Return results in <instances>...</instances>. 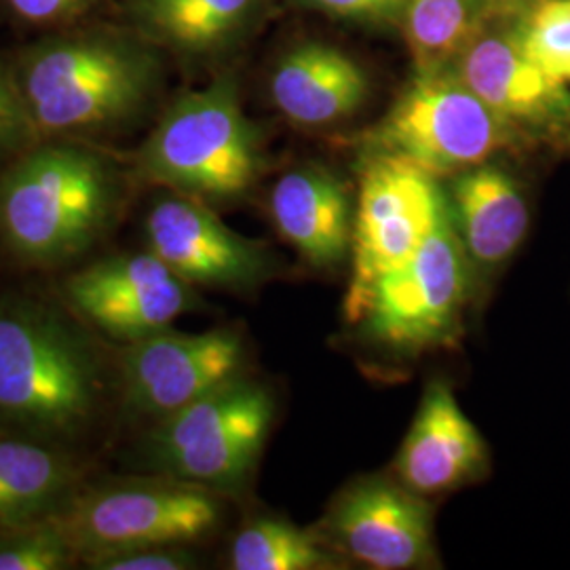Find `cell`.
<instances>
[{
	"label": "cell",
	"mask_w": 570,
	"mask_h": 570,
	"mask_svg": "<svg viewBox=\"0 0 570 570\" xmlns=\"http://www.w3.org/2000/svg\"><path fill=\"white\" fill-rule=\"evenodd\" d=\"M456 235L473 265L492 271L505 265L524 242L530 209L522 186L497 165L456 174L449 190Z\"/></svg>",
	"instance_id": "2e32d148"
},
{
	"label": "cell",
	"mask_w": 570,
	"mask_h": 570,
	"mask_svg": "<svg viewBox=\"0 0 570 570\" xmlns=\"http://www.w3.org/2000/svg\"><path fill=\"white\" fill-rule=\"evenodd\" d=\"M273 416L271 391L239 376L157 421L150 459L169 478L237 489L261 459Z\"/></svg>",
	"instance_id": "52a82bcc"
},
{
	"label": "cell",
	"mask_w": 570,
	"mask_h": 570,
	"mask_svg": "<svg viewBox=\"0 0 570 570\" xmlns=\"http://www.w3.org/2000/svg\"><path fill=\"white\" fill-rule=\"evenodd\" d=\"M449 209V193L435 174L391 153L367 157L351 235L348 324L360 322L374 285L419 252Z\"/></svg>",
	"instance_id": "8992f818"
},
{
	"label": "cell",
	"mask_w": 570,
	"mask_h": 570,
	"mask_svg": "<svg viewBox=\"0 0 570 570\" xmlns=\"http://www.w3.org/2000/svg\"><path fill=\"white\" fill-rule=\"evenodd\" d=\"M364 68L336 47L306 42L287 51L271 77V98L287 121L322 127L343 121L367 98Z\"/></svg>",
	"instance_id": "e0dca14e"
},
{
	"label": "cell",
	"mask_w": 570,
	"mask_h": 570,
	"mask_svg": "<svg viewBox=\"0 0 570 570\" xmlns=\"http://www.w3.org/2000/svg\"><path fill=\"white\" fill-rule=\"evenodd\" d=\"M104 370L96 346L60 313L0 306V419L41 440L81 433L100 410Z\"/></svg>",
	"instance_id": "3957f363"
},
{
	"label": "cell",
	"mask_w": 570,
	"mask_h": 570,
	"mask_svg": "<svg viewBox=\"0 0 570 570\" xmlns=\"http://www.w3.org/2000/svg\"><path fill=\"white\" fill-rule=\"evenodd\" d=\"M487 469L489 449L482 433L446 383H431L395 459L397 480L412 492L431 497L473 482Z\"/></svg>",
	"instance_id": "9a60e30c"
},
{
	"label": "cell",
	"mask_w": 570,
	"mask_h": 570,
	"mask_svg": "<svg viewBox=\"0 0 570 570\" xmlns=\"http://www.w3.org/2000/svg\"><path fill=\"white\" fill-rule=\"evenodd\" d=\"M214 490L178 478L125 480L75 494L51 520L79 560L110 551L188 546L220 522Z\"/></svg>",
	"instance_id": "5b68a950"
},
{
	"label": "cell",
	"mask_w": 570,
	"mask_h": 570,
	"mask_svg": "<svg viewBox=\"0 0 570 570\" xmlns=\"http://www.w3.org/2000/svg\"><path fill=\"white\" fill-rule=\"evenodd\" d=\"M63 294L89 324L127 343L171 326L193 305V285L150 249L85 266L66 282Z\"/></svg>",
	"instance_id": "8fae6325"
},
{
	"label": "cell",
	"mask_w": 570,
	"mask_h": 570,
	"mask_svg": "<svg viewBox=\"0 0 570 570\" xmlns=\"http://www.w3.org/2000/svg\"><path fill=\"white\" fill-rule=\"evenodd\" d=\"M306 4L330 16L364 23H391L402 20L406 0H305Z\"/></svg>",
	"instance_id": "484cf974"
},
{
	"label": "cell",
	"mask_w": 570,
	"mask_h": 570,
	"mask_svg": "<svg viewBox=\"0 0 570 570\" xmlns=\"http://www.w3.org/2000/svg\"><path fill=\"white\" fill-rule=\"evenodd\" d=\"M489 0H406L402 21L419 72L444 70L482 35Z\"/></svg>",
	"instance_id": "44dd1931"
},
{
	"label": "cell",
	"mask_w": 570,
	"mask_h": 570,
	"mask_svg": "<svg viewBox=\"0 0 570 570\" xmlns=\"http://www.w3.org/2000/svg\"><path fill=\"white\" fill-rule=\"evenodd\" d=\"M277 233L306 263L320 268L341 265L351 252V204L343 184L324 169L287 171L271 193Z\"/></svg>",
	"instance_id": "ac0fdd59"
},
{
	"label": "cell",
	"mask_w": 570,
	"mask_h": 570,
	"mask_svg": "<svg viewBox=\"0 0 570 570\" xmlns=\"http://www.w3.org/2000/svg\"><path fill=\"white\" fill-rule=\"evenodd\" d=\"M96 570H183L195 567V558L183 546H155L110 551L85 560Z\"/></svg>",
	"instance_id": "d4e9b609"
},
{
	"label": "cell",
	"mask_w": 570,
	"mask_h": 570,
	"mask_svg": "<svg viewBox=\"0 0 570 570\" xmlns=\"http://www.w3.org/2000/svg\"><path fill=\"white\" fill-rule=\"evenodd\" d=\"M490 7H497L505 13H522L524 9H529L532 2L537 0H489Z\"/></svg>",
	"instance_id": "f1b7e54d"
},
{
	"label": "cell",
	"mask_w": 570,
	"mask_h": 570,
	"mask_svg": "<svg viewBox=\"0 0 570 570\" xmlns=\"http://www.w3.org/2000/svg\"><path fill=\"white\" fill-rule=\"evenodd\" d=\"M244 362V341L235 330L188 334L165 327L122 351L125 402L134 414L161 421L239 379Z\"/></svg>",
	"instance_id": "30bf717a"
},
{
	"label": "cell",
	"mask_w": 570,
	"mask_h": 570,
	"mask_svg": "<svg viewBox=\"0 0 570 570\" xmlns=\"http://www.w3.org/2000/svg\"><path fill=\"white\" fill-rule=\"evenodd\" d=\"M79 471L47 440L0 433V534L56 515L75 497Z\"/></svg>",
	"instance_id": "d6986e66"
},
{
	"label": "cell",
	"mask_w": 570,
	"mask_h": 570,
	"mask_svg": "<svg viewBox=\"0 0 570 570\" xmlns=\"http://www.w3.org/2000/svg\"><path fill=\"white\" fill-rule=\"evenodd\" d=\"M13 81L30 131L60 138L136 119L157 89L159 63L131 37L81 32L32 49Z\"/></svg>",
	"instance_id": "6da1fadb"
},
{
	"label": "cell",
	"mask_w": 570,
	"mask_h": 570,
	"mask_svg": "<svg viewBox=\"0 0 570 570\" xmlns=\"http://www.w3.org/2000/svg\"><path fill=\"white\" fill-rule=\"evenodd\" d=\"M469 265L449 209L419 252L374 285L355 326L397 353L444 345L468 301Z\"/></svg>",
	"instance_id": "9c48e42d"
},
{
	"label": "cell",
	"mask_w": 570,
	"mask_h": 570,
	"mask_svg": "<svg viewBox=\"0 0 570 570\" xmlns=\"http://www.w3.org/2000/svg\"><path fill=\"white\" fill-rule=\"evenodd\" d=\"M327 541L367 569H423L435 560L431 510L400 480L367 478L334 501Z\"/></svg>",
	"instance_id": "7c38bea8"
},
{
	"label": "cell",
	"mask_w": 570,
	"mask_h": 570,
	"mask_svg": "<svg viewBox=\"0 0 570 570\" xmlns=\"http://www.w3.org/2000/svg\"><path fill=\"white\" fill-rule=\"evenodd\" d=\"M459 77L518 136L570 140V85L530 60L513 35H480L461 56Z\"/></svg>",
	"instance_id": "5bb4252c"
},
{
	"label": "cell",
	"mask_w": 570,
	"mask_h": 570,
	"mask_svg": "<svg viewBox=\"0 0 570 570\" xmlns=\"http://www.w3.org/2000/svg\"><path fill=\"white\" fill-rule=\"evenodd\" d=\"M530 60L570 85V0H537L511 30Z\"/></svg>",
	"instance_id": "603a6c76"
},
{
	"label": "cell",
	"mask_w": 570,
	"mask_h": 570,
	"mask_svg": "<svg viewBox=\"0 0 570 570\" xmlns=\"http://www.w3.org/2000/svg\"><path fill=\"white\" fill-rule=\"evenodd\" d=\"M515 136L459 75L435 70L419 72L370 140L440 178L489 164Z\"/></svg>",
	"instance_id": "ba28073f"
},
{
	"label": "cell",
	"mask_w": 570,
	"mask_h": 570,
	"mask_svg": "<svg viewBox=\"0 0 570 570\" xmlns=\"http://www.w3.org/2000/svg\"><path fill=\"white\" fill-rule=\"evenodd\" d=\"M11 9L32 23H51L77 13L89 0H7Z\"/></svg>",
	"instance_id": "83f0119b"
},
{
	"label": "cell",
	"mask_w": 570,
	"mask_h": 570,
	"mask_svg": "<svg viewBox=\"0 0 570 570\" xmlns=\"http://www.w3.org/2000/svg\"><path fill=\"white\" fill-rule=\"evenodd\" d=\"M21 129H28L16 81L0 68V150L11 142Z\"/></svg>",
	"instance_id": "4316f807"
},
{
	"label": "cell",
	"mask_w": 570,
	"mask_h": 570,
	"mask_svg": "<svg viewBox=\"0 0 570 570\" xmlns=\"http://www.w3.org/2000/svg\"><path fill=\"white\" fill-rule=\"evenodd\" d=\"M117 205V174L104 157L45 144L0 178V235L28 265H63L96 245Z\"/></svg>",
	"instance_id": "7a4b0ae2"
},
{
	"label": "cell",
	"mask_w": 570,
	"mask_h": 570,
	"mask_svg": "<svg viewBox=\"0 0 570 570\" xmlns=\"http://www.w3.org/2000/svg\"><path fill=\"white\" fill-rule=\"evenodd\" d=\"M75 560L79 556L51 518L0 534V570H63Z\"/></svg>",
	"instance_id": "cb8c5ba5"
},
{
	"label": "cell",
	"mask_w": 570,
	"mask_h": 570,
	"mask_svg": "<svg viewBox=\"0 0 570 570\" xmlns=\"http://www.w3.org/2000/svg\"><path fill=\"white\" fill-rule=\"evenodd\" d=\"M230 569L235 570H324L336 560L324 541L279 518H256L230 543Z\"/></svg>",
	"instance_id": "7402d4cb"
},
{
	"label": "cell",
	"mask_w": 570,
	"mask_h": 570,
	"mask_svg": "<svg viewBox=\"0 0 570 570\" xmlns=\"http://www.w3.org/2000/svg\"><path fill=\"white\" fill-rule=\"evenodd\" d=\"M261 167L258 134L245 117L237 82L228 77L180 96L138 155L148 183L205 204L242 197Z\"/></svg>",
	"instance_id": "277c9868"
},
{
	"label": "cell",
	"mask_w": 570,
	"mask_h": 570,
	"mask_svg": "<svg viewBox=\"0 0 570 570\" xmlns=\"http://www.w3.org/2000/svg\"><path fill=\"white\" fill-rule=\"evenodd\" d=\"M256 0H134V20L150 41L207 53L235 39Z\"/></svg>",
	"instance_id": "ffe728a7"
},
{
	"label": "cell",
	"mask_w": 570,
	"mask_h": 570,
	"mask_svg": "<svg viewBox=\"0 0 570 570\" xmlns=\"http://www.w3.org/2000/svg\"><path fill=\"white\" fill-rule=\"evenodd\" d=\"M146 249L188 285L252 287L268 275L263 247L235 233L209 205L183 193L157 199L144 220Z\"/></svg>",
	"instance_id": "4fadbf2b"
}]
</instances>
